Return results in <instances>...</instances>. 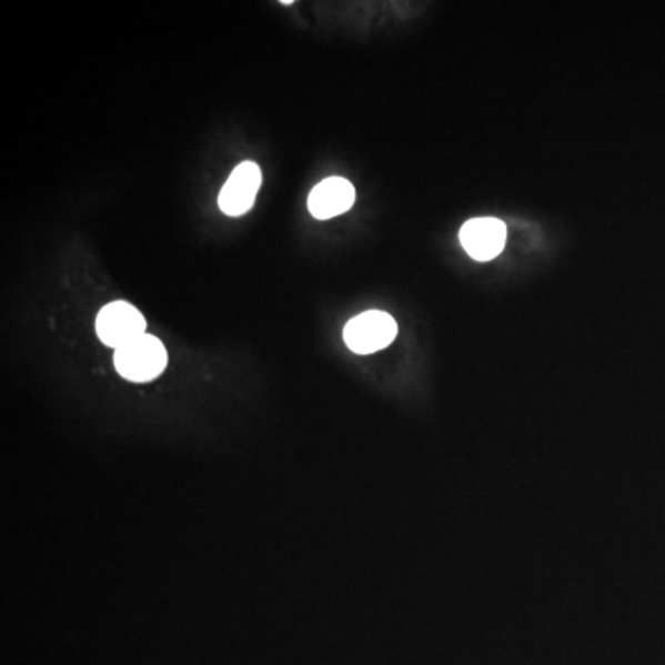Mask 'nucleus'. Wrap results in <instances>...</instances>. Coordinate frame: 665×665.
I'll list each match as a JSON object with an SVG mask.
<instances>
[{"label": "nucleus", "mask_w": 665, "mask_h": 665, "mask_svg": "<svg viewBox=\"0 0 665 665\" xmlns=\"http://www.w3.org/2000/svg\"><path fill=\"white\" fill-rule=\"evenodd\" d=\"M94 330L102 344L119 350L144 335L147 320L132 303L119 300L100 309L94 320Z\"/></svg>", "instance_id": "2"}, {"label": "nucleus", "mask_w": 665, "mask_h": 665, "mask_svg": "<svg viewBox=\"0 0 665 665\" xmlns=\"http://www.w3.org/2000/svg\"><path fill=\"white\" fill-rule=\"evenodd\" d=\"M506 241L505 222L494 216L472 219L462 225L461 244L475 261H492L497 258Z\"/></svg>", "instance_id": "5"}, {"label": "nucleus", "mask_w": 665, "mask_h": 665, "mask_svg": "<svg viewBox=\"0 0 665 665\" xmlns=\"http://www.w3.org/2000/svg\"><path fill=\"white\" fill-rule=\"evenodd\" d=\"M113 363L121 377L132 383H149L165 372L169 355L158 336L144 333L138 341L115 350Z\"/></svg>", "instance_id": "1"}, {"label": "nucleus", "mask_w": 665, "mask_h": 665, "mask_svg": "<svg viewBox=\"0 0 665 665\" xmlns=\"http://www.w3.org/2000/svg\"><path fill=\"white\" fill-rule=\"evenodd\" d=\"M263 182V174L258 163L244 161L231 172L221 194H219V208L224 215L241 216L252 210L255 204L259 189Z\"/></svg>", "instance_id": "4"}, {"label": "nucleus", "mask_w": 665, "mask_h": 665, "mask_svg": "<svg viewBox=\"0 0 665 665\" xmlns=\"http://www.w3.org/2000/svg\"><path fill=\"white\" fill-rule=\"evenodd\" d=\"M355 188L344 178H328L311 191L308 208L319 221H328L352 210Z\"/></svg>", "instance_id": "6"}, {"label": "nucleus", "mask_w": 665, "mask_h": 665, "mask_svg": "<svg viewBox=\"0 0 665 665\" xmlns=\"http://www.w3.org/2000/svg\"><path fill=\"white\" fill-rule=\"evenodd\" d=\"M397 335L396 320L383 311H366L347 322L344 342L352 352L370 355L391 346Z\"/></svg>", "instance_id": "3"}]
</instances>
